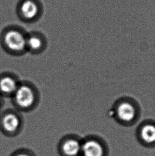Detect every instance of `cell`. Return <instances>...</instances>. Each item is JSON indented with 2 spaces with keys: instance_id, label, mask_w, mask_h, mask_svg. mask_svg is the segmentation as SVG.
<instances>
[{
  "instance_id": "cell-1",
  "label": "cell",
  "mask_w": 155,
  "mask_h": 156,
  "mask_svg": "<svg viewBox=\"0 0 155 156\" xmlns=\"http://www.w3.org/2000/svg\"><path fill=\"white\" fill-rule=\"evenodd\" d=\"M14 108L21 113L34 111L40 101V93L36 85L28 80H21L10 98Z\"/></svg>"
},
{
  "instance_id": "cell-2",
  "label": "cell",
  "mask_w": 155,
  "mask_h": 156,
  "mask_svg": "<svg viewBox=\"0 0 155 156\" xmlns=\"http://www.w3.org/2000/svg\"><path fill=\"white\" fill-rule=\"evenodd\" d=\"M28 32L18 26H7L0 33V45L6 53L20 57L27 53L26 41Z\"/></svg>"
},
{
  "instance_id": "cell-3",
  "label": "cell",
  "mask_w": 155,
  "mask_h": 156,
  "mask_svg": "<svg viewBox=\"0 0 155 156\" xmlns=\"http://www.w3.org/2000/svg\"><path fill=\"white\" fill-rule=\"evenodd\" d=\"M112 110L116 119L124 124L134 122L140 115L141 108L138 102L129 97H124L116 100Z\"/></svg>"
},
{
  "instance_id": "cell-4",
  "label": "cell",
  "mask_w": 155,
  "mask_h": 156,
  "mask_svg": "<svg viewBox=\"0 0 155 156\" xmlns=\"http://www.w3.org/2000/svg\"><path fill=\"white\" fill-rule=\"evenodd\" d=\"M25 125L21 112L15 109H7L0 114V131L7 137H13L20 134Z\"/></svg>"
},
{
  "instance_id": "cell-5",
  "label": "cell",
  "mask_w": 155,
  "mask_h": 156,
  "mask_svg": "<svg viewBox=\"0 0 155 156\" xmlns=\"http://www.w3.org/2000/svg\"><path fill=\"white\" fill-rule=\"evenodd\" d=\"M82 142L78 135L69 134L63 136L57 145L60 156H80Z\"/></svg>"
},
{
  "instance_id": "cell-6",
  "label": "cell",
  "mask_w": 155,
  "mask_h": 156,
  "mask_svg": "<svg viewBox=\"0 0 155 156\" xmlns=\"http://www.w3.org/2000/svg\"><path fill=\"white\" fill-rule=\"evenodd\" d=\"M21 80L17 75L10 72L0 74V95L11 98L17 90Z\"/></svg>"
},
{
  "instance_id": "cell-7",
  "label": "cell",
  "mask_w": 155,
  "mask_h": 156,
  "mask_svg": "<svg viewBox=\"0 0 155 156\" xmlns=\"http://www.w3.org/2000/svg\"><path fill=\"white\" fill-rule=\"evenodd\" d=\"M47 45L48 41L47 38L41 32H28L26 41L27 52L32 55H40L46 50Z\"/></svg>"
},
{
  "instance_id": "cell-8",
  "label": "cell",
  "mask_w": 155,
  "mask_h": 156,
  "mask_svg": "<svg viewBox=\"0 0 155 156\" xmlns=\"http://www.w3.org/2000/svg\"><path fill=\"white\" fill-rule=\"evenodd\" d=\"M40 9L38 5L33 0L24 1L19 10L20 18L26 23H30L37 21L40 17Z\"/></svg>"
},
{
  "instance_id": "cell-9",
  "label": "cell",
  "mask_w": 155,
  "mask_h": 156,
  "mask_svg": "<svg viewBox=\"0 0 155 156\" xmlns=\"http://www.w3.org/2000/svg\"><path fill=\"white\" fill-rule=\"evenodd\" d=\"M103 149L101 144L92 139L82 140L80 156H103Z\"/></svg>"
},
{
  "instance_id": "cell-10",
  "label": "cell",
  "mask_w": 155,
  "mask_h": 156,
  "mask_svg": "<svg viewBox=\"0 0 155 156\" xmlns=\"http://www.w3.org/2000/svg\"><path fill=\"white\" fill-rule=\"evenodd\" d=\"M140 136L143 141L148 143L155 142V124L153 122L144 123L140 130Z\"/></svg>"
},
{
  "instance_id": "cell-11",
  "label": "cell",
  "mask_w": 155,
  "mask_h": 156,
  "mask_svg": "<svg viewBox=\"0 0 155 156\" xmlns=\"http://www.w3.org/2000/svg\"><path fill=\"white\" fill-rule=\"evenodd\" d=\"M10 156H36L33 150L28 148H21L15 150Z\"/></svg>"
},
{
  "instance_id": "cell-12",
  "label": "cell",
  "mask_w": 155,
  "mask_h": 156,
  "mask_svg": "<svg viewBox=\"0 0 155 156\" xmlns=\"http://www.w3.org/2000/svg\"><path fill=\"white\" fill-rule=\"evenodd\" d=\"M3 98L2 97L1 95H0V112L1 111L2 108L3 107L4 105V100H3Z\"/></svg>"
}]
</instances>
